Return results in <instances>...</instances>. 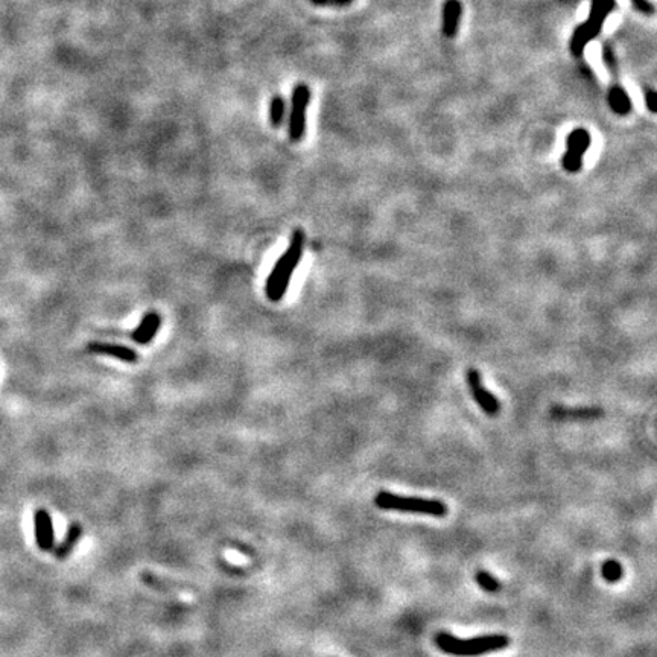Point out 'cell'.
<instances>
[{
  "instance_id": "6da1fadb",
  "label": "cell",
  "mask_w": 657,
  "mask_h": 657,
  "mask_svg": "<svg viewBox=\"0 0 657 657\" xmlns=\"http://www.w3.org/2000/svg\"><path fill=\"white\" fill-rule=\"evenodd\" d=\"M304 240H306V236H304L303 230H300V228L295 230L285 253L275 262L273 271L269 273L265 283V294L269 301L277 303L285 297L289 283H291L293 274L295 273V269L301 260Z\"/></svg>"
},
{
  "instance_id": "7a4b0ae2",
  "label": "cell",
  "mask_w": 657,
  "mask_h": 657,
  "mask_svg": "<svg viewBox=\"0 0 657 657\" xmlns=\"http://www.w3.org/2000/svg\"><path fill=\"white\" fill-rule=\"evenodd\" d=\"M434 641L443 653L458 657L481 656L504 649L510 645V638L506 634H484L478 638L460 639L447 632H440L435 634Z\"/></svg>"
},
{
  "instance_id": "3957f363",
  "label": "cell",
  "mask_w": 657,
  "mask_h": 657,
  "mask_svg": "<svg viewBox=\"0 0 657 657\" xmlns=\"http://www.w3.org/2000/svg\"><path fill=\"white\" fill-rule=\"evenodd\" d=\"M376 507L382 510L404 511V513H416L432 517H445L447 507L438 499H425L416 496H400L390 492H379L375 496Z\"/></svg>"
},
{
  "instance_id": "277c9868",
  "label": "cell",
  "mask_w": 657,
  "mask_h": 657,
  "mask_svg": "<svg viewBox=\"0 0 657 657\" xmlns=\"http://www.w3.org/2000/svg\"><path fill=\"white\" fill-rule=\"evenodd\" d=\"M613 8H615V0H592L589 18L586 20V23L577 27L572 36L571 51L573 55L580 57V55L583 53L587 43L598 36L601 27H603L606 17L612 12Z\"/></svg>"
},
{
  "instance_id": "5b68a950",
  "label": "cell",
  "mask_w": 657,
  "mask_h": 657,
  "mask_svg": "<svg viewBox=\"0 0 657 657\" xmlns=\"http://www.w3.org/2000/svg\"><path fill=\"white\" fill-rule=\"evenodd\" d=\"M592 137L589 131L584 128H577L569 133L566 139V152L563 156L562 164L566 172L577 174L583 168V157L591 148Z\"/></svg>"
},
{
  "instance_id": "8992f818",
  "label": "cell",
  "mask_w": 657,
  "mask_h": 657,
  "mask_svg": "<svg viewBox=\"0 0 657 657\" xmlns=\"http://www.w3.org/2000/svg\"><path fill=\"white\" fill-rule=\"evenodd\" d=\"M310 102V88L299 84L293 92V110L289 116V139L300 142L306 133V114Z\"/></svg>"
},
{
  "instance_id": "52a82bcc",
  "label": "cell",
  "mask_w": 657,
  "mask_h": 657,
  "mask_svg": "<svg viewBox=\"0 0 657 657\" xmlns=\"http://www.w3.org/2000/svg\"><path fill=\"white\" fill-rule=\"evenodd\" d=\"M467 385L469 390L472 393L475 402L478 404L481 410L487 414V416H496L501 411V404L492 393H490L486 386L482 385L481 375L478 370L470 369L467 371Z\"/></svg>"
},
{
  "instance_id": "ba28073f",
  "label": "cell",
  "mask_w": 657,
  "mask_h": 657,
  "mask_svg": "<svg viewBox=\"0 0 657 657\" xmlns=\"http://www.w3.org/2000/svg\"><path fill=\"white\" fill-rule=\"evenodd\" d=\"M34 532H36V542L38 548L43 552H49L55 546V531L49 511L45 508H38L34 513Z\"/></svg>"
},
{
  "instance_id": "9c48e42d",
  "label": "cell",
  "mask_w": 657,
  "mask_h": 657,
  "mask_svg": "<svg viewBox=\"0 0 657 657\" xmlns=\"http://www.w3.org/2000/svg\"><path fill=\"white\" fill-rule=\"evenodd\" d=\"M87 350L93 355H103V356H110L114 358L117 361L127 362V364H136L139 361V355L137 351L127 347V345L122 344H113V343H106V341H92L87 344Z\"/></svg>"
},
{
  "instance_id": "30bf717a",
  "label": "cell",
  "mask_w": 657,
  "mask_h": 657,
  "mask_svg": "<svg viewBox=\"0 0 657 657\" xmlns=\"http://www.w3.org/2000/svg\"><path fill=\"white\" fill-rule=\"evenodd\" d=\"M160 326H162L160 314L151 310V312H147L143 315L140 323L137 324V327L131 332V340L137 344L147 345L154 340V336L158 334V330H160Z\"/></svg>"
},
{
  "instance_id": "8fae6325",
  "label": "cell",
  "mask_w": 657,
  "mask_h": 657,
  "mask_svg": "<svg viewBox=\"0 0 657 657\" xmlns=\"http://www.w3.org/2000/svg\"><path fill=\"white\" fill-rule=\"evenodd\" d=\"M81 536H82V525L79 522H73L71 527H69L63 541H61L57 546H53L52 549L53 556L58 560H66L73 552L75 546L78 545Z\"/></svg>"
},
{
  "instance_id": "7c38bea8",
  "label": "cell",
  "mask_w": 657,
  "mask_h": 657,
  "mask_svg": "<svg viewBox=\"0 0 657 657\" xmlns=\"http://www.w3.org/2000/svg\"><path fill=\"white\" fill-rule=\"evenodd\" d=\"M551 416L560 420H591L603 416V410L599 408H552Z\"/></svg>"
},
{
  "instance_id": "4fadbf2b",
  "label": "cell",
  "mask_w": 657,
  "mask_h": 657,
  "mask_svg": "<svg viewBox=\"0 0 657 657\" xmlns=\"http://www.w3.org/2000/svg\"><path fill=\"white\" fill-rule=\"evenodd\" d=\"M461 16V5L458 0H447L443 10V32L445 36L452 38L458 29V20Z\"/></svg>"
},
{
  "instance_id": "5bb4252c",
  "label": "cell",
  "mask_w": 657,
  "mask_h": 657,
  "mask_svg": "<svg viewBox=\"0 0 657 657\" xmlns=\"http://www.w3.org/2000/svg\"><path fill=\"white\" fill-rule=\"evenodd\" d=\"M608 103H610L613 112L621 116L628 114L632 110L630 98H628V95L621 87H613L610 92H608Z\"/></svg>"
},
{
  "instance_id": "9a60e30c",
  "label": "cell",
  "mask_w": 657,
  "mask_h": 657,
  "mask_svg": "<svg viewBox=\"0 0 657 657\" xmlns=\"http://www.w3.org/2000/svg\"><path fill=\"white\" fill-rule=\"evenodd\" d=\"M283 117H285V101L282 96L275 95L271 99V107H269V121H271L274 128H279L283 123Z\"/></svg>"
},
{
  "instance_id": "2e32d148",
  "label": "cell",
  "mask_w": 657,
  "mask_h": 657,
  "mask_svg": "<svg viewBox=\"0 0 657 657\" xmlns=\"http://www.w3.org/2000/svg\"><path fill=\"white\" fill-rule=\"evenodd\" d=\"M601 572H603V578L608 583H618L624 575V569H622V566L617 560H607Z\"/></svg>"
},
{
  "instance_id": "e0dca14e",
  "label": "cell",
  "mask_w": 657,
  "mask_h": 657,
  "mask_svg": "<svg viewBox=\"0 0 657 657\" xmlns=\"http://www.w3.org/2000/svg\"><path fill=\"white\" fill-rule=\"evenodd\" d=\"M475 580H476V583L480 584V587L482 591H486V592H490V593H495L501 589V583L497 582V580L492 575V573H488L487 571H478L475 573Z\"/></svg>"
},
{
  "instance_id": "ac0fdd59",
  "label": "cell",
  "mask_w": 657,
  "mask_h": 657,
  "mask_svg": "<svg viewBox=\"0 0 657 657\" xmlns=\"http://www.w3.org/2000/svg\"><path fill=\"white\" fill-rule=\"evenodd\" d=\"M645 103H647V108L649 110V112H652V113L657 112V95H656L654 90H647Z\"/></svg>"
},
{
  "instance_id": "d6986e66",
  "label": "cell",
  "mask_w": 657,
  "mask_h": 657,
  "mask_svg": "<svg viewBox=\"0 0 657 657\" xmlns=\"http://www.w3.org/2000/svg\"><path fill=\"white\" fill-rule=\"evenodd\" d=\"M632 2L634 3L636 8H638L639 11L642 12H645V14H652L654 11L653 8V5L648 2V0H632Z\"/></svg>"
},
{
  "instance_id": "ffe728a7",
  "label": "cell",
  "mask_w": 657,
  "mask_h": 657,
  "mask_svg": "<svg viewBox=\"0 0 657 657\" xmlns=\"http://www.w3.org/2000/svg\"><path fill=\"white\" fill-rule=\"evenodd\" d=\"M312 2L326 5V3H344V2H349V0H312Z\"/></svg>"
}]
</instances>
